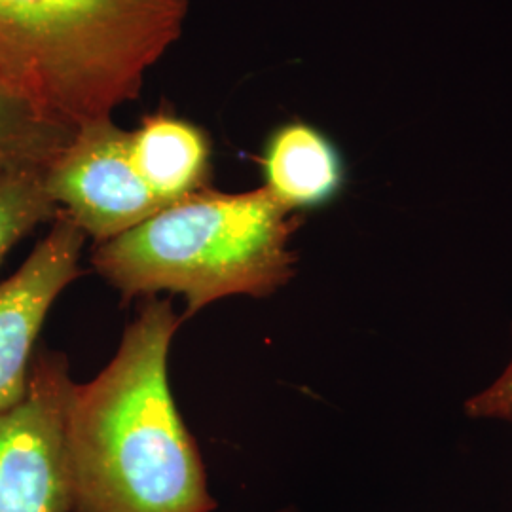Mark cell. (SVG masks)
I'll use <instances>...</instances> for the list:
<instances>
[{
    "instance_id": "obj_1",
    "label": "cell",
    "mask_w": 512,
    "mask_h": 512,
    "mask_svg": "<svg viewBox=\"0 0 512 512\" xmlns=\"http://www.w3.org/2000/svg\"><path fill=\"white\" fill-rule=\"evenodd\" d=\"M179 325L171 302L150 296L109 366L90 384L71 387L65 442L73 512L217 507L167 380Z\"/></svg>"
},
{
    "instance_id": "obj_2",
    "label": "cell",
    "mask_w": 512,
    "mask_h": 512,
    "mask_svg": "<svg viewBox=\"0 0 512 512\" xmlns=\"http://www.w3.org/2000/svg\"><path fill=\"white\" fill-rule=\"evenodd\" d=\"M190 0H0V86L78 129L135 101Z\"/></svg>"
},
{
    "instance_id": "obj_3",
    "label": "cell",
    "mask_w": 512,
    "mask_h": 512,
    "mask_svg": "<svg viewBox=\"0 0 512 512\" xmlns=\"http://www.w3.org/2000/svg\"><path fill=\"white\" fill-rule=\"evenodd\" d=\"M300 224L266 188L243 194L203 188L97 243L92 264L124 300L183 294V321L226 296L281 289L294 275L289 241Z\"/></svg>"
},
{
    "instance_id": "obj_4",
    "label": "cell",
    "mask_w": 512,
    "mask_h": 512,
    "mask_svg": "<svg viewBox=\"0 0 512 512\" xmlns=\"http://www.w3.org/2000/svg\"><path fill=\"white\" fill-rule=\"evenodd\" d=\"M73 384L67 359L42 349L25 397L0 410V512H73L65 442Z\"/></svg>"
},
{
    "instance_id": "obj_5",
    "label": "cell",
    "mask_w": 512,
    "mask_h": 512,
    "mask_svg": "<svg viewBox=\"0 0 512 512\" xmlns=\"http://www.w3.org/2000/svg\"><path fill=\"white\" fill-rule=\"evenodd\" d=\"M131 133L112 118L76 129L46 167V188L61 213L97 243L122 236L160 213L162 202L131 160Z\"/></svg>"
},
{
    "instance_id": "obj_6",
    "label": "cell",
    "mask_w": 512,
    "mask_h": 512,
    "mask_svg": "<svg viewBox=\"0 0 512 512\" xmlns=\"http://www.w3.org/2000/svg\"><path fill=\"white\" fill-rule=\"evenodd\" d=\"M86 234L65 213L18 272L0 283V410L18 404L29 387L35 344L55 298L82 274Z\"/></svg>"
},
{
    "instance_id": "obj_7",
    "label": "cell",
    "mask_w": 512,
    "mask_h": 512,
    "mask_svg": "<svg viewBox=\"0 0 512 512\" xmlns=\"http://www.w3.org/2000/svg\"><path fill=\"white\" fill-rule=\"evenodd\" d=\"M264 186L291 213L334 202L346 184V162L327 133L294 120L275 129L262 154Z\"/></svg>"
},
{
    "instance_id": "obj_8",
    "label": "cell",
    "mask_w": 512,
    "mask_h": 512,
    "mask_svg": "<svg viewBox=\"0 0 512 512\" xmlns=\"http://www.w3.org/2000/svg\"><path fill=\"white\" fill-rule=\"evenodd\" d=\"M131 160L148 188L167 205L207 188L211 147L202 129L158 114L131 131Z\"/></svg>"
},
{
    "instance_id": "obj_9",
    "label": "cell",
    "mask_w": 512,
    "mask_h": 512,
    "mask_svg": "<svg viewBox=\"0 0 512 512\" xmlns=\"http://www.w3.org/2000/svg\"><path fill=\"white\" fill-rule=\"evenodd\" d=\"M76 129L57 124L0 86V175L48 167Z\"/></svg>"
},
{
    "instance_id": "obj_10",
    "label": "cell",
    "mask_w": 512,
    "mask_h": 512,
    "mask_svg": "<svg viewBox=\"0 0 512 512\" xmlns=\"http://www.w3.org/2000/svg\"><path fill=\"white\" fill-rule=\"evenodd\" d=\"M46 167L0 175V266L19 239L59 213L44 179Z\"/></svg>"
},
{
    "instance_id": "obj_11",
    "label": "cell",
    "mask_w": 512,
    "mask_h": 512,
    "mask_svg": "<svg viewBox=\"0 0 512 512\" xmlns=\"http://www.w3.org/2000/svg\"><path fill=\"white\" fill-rule=\"evenodd\" d=\"M467 414L476 418H501L512 421V361L503 376L484 393L467 403Z\"/></svg>"
}]
</instances>
